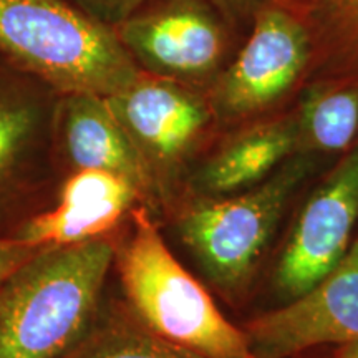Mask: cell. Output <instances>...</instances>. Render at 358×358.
<instances>
[{
  "mask_svg": "<svg viewBox=\"0 0 358 358\" xmlns=\"http://www.w3.org/2000/svg\"><path fill=\"white\" fill-rule=\"evenodd\" d=\"M153 186L156 217L185 192L187 174L219 129L208 93L140 71L122 92L106 96Z\"/></svg>",
  "mask_w": 358,
  "mask_h": 358,
  "instance_id": "cell-5",
  "label": "cell"
},
{
  "mask_svg": "<svg viewBox=\"0 0 358 358\" xmlns=\"http://www.w3.org/2000/svg\"><path fill=\"white\" fill-rule=\"evenodd\" d=\"M216 2H222V3H249L250 0H216Z\"/></svg>",
  "mask_w": 358,
  "mask_h": 358,
  "instance_id": "cell-21",
  "label": "cell"
},
{
  "mask_svg": "<svg viewBox=\"0 0 358 358\" xmlns=\"http://www.w3.org/2000/svg\"><path fill=\"white\" fill-rule=\"evenodd\" d=\"M297 118V153H345L358 140V82L315 80L303 93Z\"/></svg>",
  "mask_w": 358,
  "mask_h": 358,
  "instance_id": "cell-14",
  "label": "cell"
},
{
  "mask_svg": "<svg viewBox=\"0 0 358 358\" xmlns=\"http://www.w3.org/2000/svg\"><path fill=\"white\" fill-rule=\"evenodd\" d=\"M62 358H206L146 329L122 295L108 294L87 335Z\"/></svg>",
  "mask_w": 358,
  "mask_h": 358,
  "instance_id": "cell-15",
  "label": "cell"
},
{
  "mask_svg": "<svg viewBox=\"0 0 358 358\" xmlns=\"http://www.w3.org/2000/svg\"><path fill=\"white\" fill-rule=\"evenodd\" d=\"M66 2L100 24L113 29L153 0H66Z\"/></svg>",
  "mask_w": 358,
  "mask_h": 358,
  "instance_id": "cell-17",
  "label": "cell"
},
{
  "mask_svg": "<svg viewBox=\"0 0 358 358\" xmlns=\"http://www.w3.org/2000/svg\"><path fill=\"white\" fill-rule=\"evenodd\" d=\"M334 358H358V342H348L332 347Z\"/></svg>",
  "mask_w": 358,
  "mask_h": 358,
  "instance_id": "cell-19",
  "label": "cell"
},
{
  "mask_svg": "<svg viewBox=\"0 0 358 358\" xmlns=\"http://www.w3.org/2000/svg\"><path fill=\"white\" fill-rule=\"evenodd\" d=\"M315 156L294 155L261 185L229 196L182 194L161 214L201 274L229 301L248 290Z\"/></svg>",
  "mask_w": 358,
  "mask_h": 358,
  "instance_id": "cell-3",
  "label": "cell"
},
{
  "mask_svg": "<svg viewBox=\"0 0 358 358\" xmlns=\"http://www.w3.org/2000/svg\"><path fill=\"white\" fill-rule=\"evenodd\" d=\"M0 53L58 93L111 96L141 71L111 27L66 0H0Z\"/></svg>",
  "mask_w": 358,
  "mask_h": 358,
  "instance_id": "cell-4",
  "label": "cell"
},
{
  "mask_svg": "<svg viewBox=\"0 0 358 358\" xmlns=\"http://www.w3.org/2000/svg\"><path fill=\"white\" fill-rule=\"evenodd\" d=\"M115 236L42 248L0 290V358H62L82 340L108 295Z\"/></svg>",
  "mask_w": 358,
  "mask_h": 358,
  "instance_id": "cell-1",
  "label": "cell"
},
{
  "mask_svg": "<svg viewBox=\"0 0 358 358\" xmlns=\"http://www.w3.org/2000/svg\"><path fill=\"white\" fill-rule=\"evenodd\" d=\"M113 274L129 310L161 338L206 358H254L243 327L224 317L203 282L179 262L145 204L116 232Z\"/></svg>",
  "mask_w": 358,
  "mask_h": 358,
  "instance_id": "cell-2",
  "label": "cell"
},
{
  "mask_svg": "<svg viewBox=\"0 0 358 358\" xmlns=\"http://www.w3.org/2000/svg\"><path fill=\"white\" fill-rule=\"evenodd\" d=\"M53 158L58 174L100 169L118 174L141 191L156 216L153 186L141 156L111 110L106 96L62 93L53 120Z\"/></svg>",
  "mask_w": 358,
  "mask_h": 358,
  "instance_id": "cell-12",
  "label": "cell"
},
{
  "mask_svg": "<svg viewBox=\"0 0 358 358\" xmlns=\"http://www.w3.org/2000/svg\"><path fill=\"white\" fill-rule=\"evenodd\" d=\"M254 358H294L358 342V234L338 266L301 297L243 325Z\"/></svg>",
  "mask_w": 358,
  "mask_h": 358,
  "instance_id": "cell-10",
  "label": "cell"
},
{
  "mask_svg": "<svg viewBox=\"0 0 358 358\" xmlns=\"http://www.w3.org/2000/svg\"><path fill=\"white\" fill-rule=\"evenodd\" d=\"M312 55V32L303 22L284 8H262L248 42L208 90L219 128L274 108L306 77Z\"/></svg>",
  "mask_w": 358,
  "mask_h": 358,
  "instance_id": "cell-7",
  "label": "cell"
},
{
  "mask_svg": "<svg viewBox=\"0 0 358 358\" xmlns=\"http://www.w3.org/2000/svg\"><path fill=\"white\" fill-rule=\"evenodd\" d=\"M358 224V140L322 179L290 227L272 272L282 303L325 279L355 239Z\"/></svg>",
  "mask_w": 358,
  "mask_h": 358,
  "instance_id": "cell-9",
  "label": "cell"
},
{
  "mask_svg": "<svg viewBox=\"0 0 358 358\" xmlns=\"http://www.w3.org/2000/svg\"><path fill=\"white\" fill-rule=\"evenodd\" d=\"M325 2H329V0H324V3H325Z\"/></svg>",
  "mask_w": 358,
  "mask_h": 358,
  "instance_id": "cell-22",
  "label": "cell"
},
{
  "mask_svg": "<svg viewBox=\"0 0 358 358\" xmlns=\"http://www.w3.org/2000/svg\"><path fill=\"white\" fill-rule=\"evenodd\" d=\"M138 69L208 90L226 66L227 34L204 0H164L113 27Z\"/></svg>",
  "mask_w": 358,
  "mask_h": 358,
  "instance_id": "cell-8",
  "label": "cell"
},
{
  "mask_svg": "<svg viewBox=\"0 0 358 358\" xmlns=\"http://www.w3.org/2000/svg\"><path fill=\"white\" fill-rule=\"evenodd\" d=\"M42 248H34L17 239L0 236V290L13 272L25 264L30 257L35 256Z\"/></svg>",
  "mask_w": 358,
  "mask_h": 358,
  "instance_id": "cell-18",
  "label": "cell"
},
{
  "mask_svg": "<svg viewBox=\"0 0 358 358\" xmlns=\"http://www.w3.org/2000/svg\"><path fill=\"white\" fill-rule=\"evenodd\" d=\"M294 358H334V350L330 353H320V355H308V352H306V353H301V355H297Z\"/></svg>",
  "mask_w": 358,
  "mask_h": 358,
  "instance_id": "cell-20",
  "label": "cell"
},
{
  "mask_svg": "<svg viewBox=\"0 0 358 358\" xmlns=\"http://www.w3.org/2000/svg\"><path fill=\"white\" fill-rule=\"evenodd\" d=\"M140 204L146 206V201L128 179L82 169L66 174L55 203L22 224L10 239L34 248H60L113 237Z\"/></svg>",
  "mask_w": 358,
  "mask_h": 358,
  "instance_id": "cell-11",
  "label": "cell"
},
{
  "mask_svg": "<svg viewBox=\"0 0 358 358\" xmlns=\"http://www.w3.org/2000/svg\"><path fill=\"white\" fill-rule=\"evenodd\" d=\"M313 29V82H358V0L325 2L315 12Z\"/></svg>",
  "mask_w": 358,
  "mask_h": 358,
  "instance_id": "cell-16",
  "label": "cell"
},
{
  "mask_svg": "<svg viewBox=\"0 0 358 358\" xmlns=\"http://www.w3.org/2000/svg\"><path fill=\"white\" fill-rule=\"evenodd\" d=\"M294 155H297L295 110L249 123L213 143L187 174L182 194L213 198L248 191L272 176Z\"/></svg>",
  "mask_w": 358,
  "mask_h": 358,
  "instance_id": "cell-13",
  "label": "cell"
},
{
  "mask_svg": "<svg viewBox=\"0 0 358 358\" xmlns=\"http://www.w3.org/2000/svg\"><path fill=\"white\" fill-rule=\"evenodd\" d=\"M62 93L0 53V236L55 203L53 120Z\"/></svg>",
  "mask_w": 358,
  "mask_h": 358,
  "instance_id": "cell-6",
  "label": "cell"
}]
</instances>
